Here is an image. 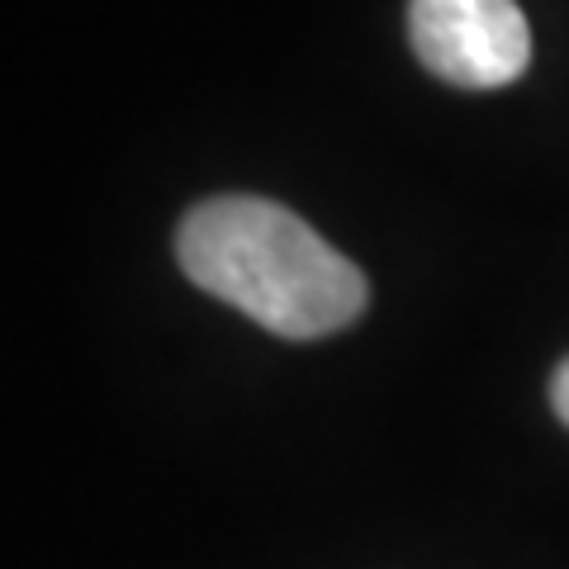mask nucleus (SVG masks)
Returning a JSON list of instances; mask_svg holds the SVG:
<instances>
[{"label": "nucleus", "mask_w": 569, "mask_h": 569, "mask_svg": "<svg viewBox=\"0 0 569 569\" xmlns=\"http://www.w3.org/2000/svg\"><path fill=\"white\" fill-rule=\"evenodd\" d=\"M418 62L460 91L512 86L531 62V29L518 0H408Z\"/></svg>", "instance_id": "obj_2"}, {"label": "nucleus", "mask_w": 569, "mask_h": 569, "mask_svg": "<svg viewBox=\"0 0 569 569\" xmlns=\"http://www.w3.org/2000/svg\"><path fill=\"white\" fill-rule=\"evenodd\" d=\"M181 271L266 332L313 342L366 313V276L295 209L257 194H219L186 213L176 233Z\"/></svg>", "instance_id": "obj_1"}, {"label": "nucleus", "mask_w": 569, "mask_h": 569, "mask_svg": "<svg viewBox=\"0 0 569 569\" xmlns=\"http://www.w3.org/2000/svg\"><path fill=\"white\" fill-rule=\"evenodd\" d=\"M550 403H556V413L560 422L569 427V361L556 370V380H550Z\"/></svg>", "instance_id": "obj_3"}]
</instances>
